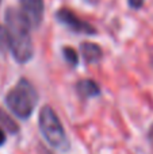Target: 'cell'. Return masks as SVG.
<instances>
[{
    "mask_svg": "<svg viewBox=\"0 0 153 154\" xmlns=\"http://www.w3.org/2000/svg\"><path fill=\"white\" fill-rule=\"evenodd\" d=\"M5 34L14 58L20 64L30 61L34 53L30 35V26L16 8H8L5 12Z\"/></svg>",
    "mask_w": 153,
    "mask_h": 154,
    "instance_id": "cell-1",
    "label": "cell"
},
{
    "mask_svg": "<svg viewBox=\"0 0 153 154\" xmlns=\"http://www.w3.org/2000/svg\"><path fill=\"white\" fill-rule=\"evenodd\" d=\"M38 101V93L31 82L26 79L19 80V82L8 92L5 104L14 115L20 119L31 116Z\"/></svg>",
    "mask_w": 153,
    "mask_h": 154,
    "instance_id": "cell-2",
    "label": "cell"
},
{
    "mask_svg": "<svg viewBox=\"0 0 153 154\" xmlns=\"http://www.w3.org/2000/svg\"><path fill=\"white\" fill-rule=\"evenodd\" d=\"M39 130L43 138L53 147H62L67 143L65 131L52 107L45 106L39 112Z\"/></svg>",
    "mask_w": 153,
    "mask_h": 154,
    "instance_id": "cell-3",
    "label": "cell"
},
{
    "mask_svg": "<svg viewBox=\"0 0 153 154\" xmlns=\"http://www.w3.org/2000/svg\"><path fill=\"white\" fill-rule=\"evenodd\" d=\"M43 0H20V14L30 29H37L43 19Z\"/></svg>",
    "mask_w": 153,
    "mask_h": 154,
    "instance_id": "cell-4",
    "label": "cell"
},
{
    "mask_svg": "<svg viewBox=\"0 0 153 154\" xmlns=\"http://www.w3.org/2000/svg\"><path fill=\"white\" fill-rule=\"evenodd\" d=\"M57 19H58L60 23H62L64 26H67L68 29L75 32H83V34L87 35H94L96 32V30L89 23L79 19L72 11L65 10V8H62L57 12Z\"/></svg>",
    "mask_w": 153,
    "mask_h": 154,
    "instance_id": "cell-5",
    "label": "cell"
},
{
    "mask_svg": "<svg viewBox=\"0 0 153 154\" xmlns=\"http://www.w3.org/2000/svg\"><path fill=\"white\" fill-rule=\"evenodd\" d=\"M80 50H81V56L84 57L86 62H88V64H95V62H98L102 58V49L96 43L84 42L81 43Z\"/></svg>",
    "mask_w": 153,
    "mask_h": 154,
    "instance_id": "cell-6",
    "label": "cell"
},
{
    "mask_svg": "<svg viewBox=\"0 0 153 154\" xmlns=\"http://www.w3.org/2000/svg\"><path fill=\"white\" fill-rule=\"evenodd\" d=\"M76 89H77L79 95L83 97H94L100 93V89L98 87V84L92 80H81L76 84Z\"/></svg>",
    "mask_w": 153,
    "mask_h": 154,
    "instance_id": "cell-7",
    "label": "cell"
},
{
    "mask_svg": "<svg viewBox=\"0 0 153 154\" xmlns=\"http://www.w3.org/2000/svg\"><path fill=\"white\" fill-rule=\"evenodd\" d=\"M62 54H64V58L67 60V62L70 65V66H76L79 64V56L77 51L72 48H65L62 50Z\"/></svg>",
    "mask_w": 153,
    "mask_h": 154,
    "instance_id": "cell-8",
    "label": "cell"
},
{
    "mask_svg": "<svg viewBox=\"0 0 153 154\" xmlns=\"http://www.w3.org/2000/svg\"><path fill=\"white\" fill-rule=\"evenodd\" d=\"M129 2V5L132 8H134V10H138V8L142 7L144 4V0H127Z\"/></svg>",
    "mask_w": 153,
    "mask_h": 154,
    "instance_id": "cell-9",
    "label": "cell"
},
{
    "mask_svg": "<svg viewBox=\"0 0 153 154\" xmlns=\"http://www.w3.org/2000/svg\"><path fill=\"white\" fill-rule=\"evenodd\" d=\"M4 142H5V134L3 131V128H0V146L4 145Z\"/></svg>",
    "mask_w": 153,
    "mask_h": 154,
    "instance_id": "cell-10",
    "label": "cell"
},
{
    "mask_svg": "<svg viewBox=\"0 0 153 154\" xmlns=\"http://www.w3.org/2000/svg\"><path fill=\"white\" fill-rule=\"evenodd\" d=\"M0 2H2V0H0Z\"/></svg>",
    "mask_w": 153,
    "mask_h": 154,
    "instance_id": "cell-11",
    "label": "cell"
}]
</instances>
